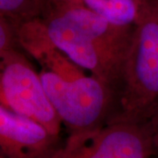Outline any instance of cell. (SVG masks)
<instances>
[{
  "instance_id": "5b68a950",
  "label": "cell",
  "mask_w": 158,
  "mask_h": 158,
  "mask_svg": "<svg viewBox=\"0 0 158 158\" xmlns=\"http://www.w3.org/2000/svg\"><path fill=\"white\" fill-rule=\"evenodd\" d=\"M0 105L42 125L56 138L61 132L62 120L40 73L15 48L0 56Z\"/></svg>"
},
{
  "instance_id": "3957f363",
  "label": "cell",
  "mask_w": 158,
  "mask_h": 158,
  "mask_svg": "<svg viewBox=\"0 0 158 158\" xmlns=\"http://www.w3.org/2000/svg\"><path fill=\"white\" fill-rule=\"evenodd\" d=\"M47 95L70 134L104 125L112 104L113 88L94 75L66 80L45 69L40 72Z\"/></svg>"
},
{
  "instance_id": "6da1fadb",
  "label": "cell",
  "mask_w": 158,
  "mask_h": 158,
  "mask_svg": "<svg viewBox=\"0 0 158 158\" xmlns=\"http://www.w3.org/2000/svg\"><path fill=\"white\" fill-rule=\"evenodd\" d=\"M119 83L120 113L115 118L146 119L158 101V0H149L134 27Z\"/></svg>"
},
{
  "instance_id": "ba28073f",
  "label": "cell",
  "mask_w": 158,
  "mask_h": 158,
  "mask_svg": "<svg viewBox=\"0 0 158 158\" xmlns=\"http://www.w3.org/2000/svg\"><path fill=\"white\" fill-rule=\"evenodd\" d=\"M149 0H52L81 6L94 12L108 22L133 28L140 20Z\"/></svg>"
},
{
  "instance_id": "277c9868",
  "label": "cell",
  "mask_w": 158,
  "mask_h": 158,
  "mask_svg": "<svg viewBox=\"0 0 158 158\" xmlns=\"http://www.w3.org/2000/svg\"><path fill=\"white\" fill-rule=\"evenodd\" d=\"M39 18L53 43L72 62L112 87L119 83L122 63L79 25L70 6L51 2Z\"/></svg>"
},
{
  "instance_id": "8992f818",
  "label": "cell",
  "mask_w": 158,
  "mask_h": 158,
  "mask_svg": "<svg viewBox=\"0 0 158 158\" xmlns=\"http://www.w3.org/2000/svg\"><path fill=\"white\" fill-rule=\"evenodd\" d=\"M56 139L42 125L0 105V152L6 158H48Z\"/></svg>"
},
{
  "instance_id": "52a82bcc",
  "label": "cell",
  "mask_w": 158,
  "mask_h": 158,
  "mask_svg": "<svg viewBox=\"0 0 158 158\" xmlns=\"http://www.w3.org/2000/svg\"><path fill=\"white\" fill-rule=\"evenodd\" d=\"M15 31L18 42L43 66V69L66 80L86 75L84 69L72 62L53 43L40 18L18 25Z\"/></svg>"
},
{
  "instance_id": "7a4b0ae2",
  "label": "cell",
  "mask_w": 158,
  "mask_h": 158,
  "mask_svg": "<svg viewBox=\"0 0 158 158\" xmlns=\"http://www.w3.org/2000/svg\"><path fill=\"white\" fill-rule=\"evenodd\" d=\"M156 141L147 118H114L95 129L70 134L48 158H151Z\"/></svg>"
},
{
  "instance_id": "30bf717a",
  "label": "cell",
  "mask_w": 158,
  "mask_h": 158,
  "mask_svg": "<svg viewBox=\"0 0 158 158\" xmlns=\"http://www.w3.org/2000/svg\"><path fill=\"white\" fill-rule=\"evenodd\" d=\"M18 42L15 27L6 19L0 17V56L15 48Z\"/></svg>"
},
{
  "instance_id": "7c38bea8",
  "label": "cell",
  "mask_w": 158,
  "mask_h": 158,
  "mask_svg": "<svg viewBox=\"0 0 158 158\" xmlns=\"http://www.w3.org/2000/svg\"><path fill=\"white\" fill-rule=\"evenodd\" d=\"M0 158H6V156H5L1 152H0Z\"/></svg>"
},
{
  "instance_id": "9c48e42d",
  "label": "cell",
  "mask_w": 158,
  "mask_h": 158,
  "mask_svg": "<svg viewBox=\"0 0 158 158\" xmlns=\"http://www.w3.org/2000/svg\"><path fill=\"white\" fill-rule=\"evenodd\" d=\"M52 0H0V17L16 27L21 23L39 18Z\"/></svg>"
},
{
  "instance_id": "8fae6325",
  "label": "cell",
  "mask_w": 158,
  "mask_h": 158,
  "mask_svg": "<svg viewBox=\"0 0 158 158\" xmlns=\"http://www.w3.org/2000/svg\"><path fill=\"white\" fill-rule=\"evenodd\" d=\"M147 119L151 126L154 138L156 141V153H158V101L154 106L151 112L149 113Z\"/></svg>"
}]
</instances>
